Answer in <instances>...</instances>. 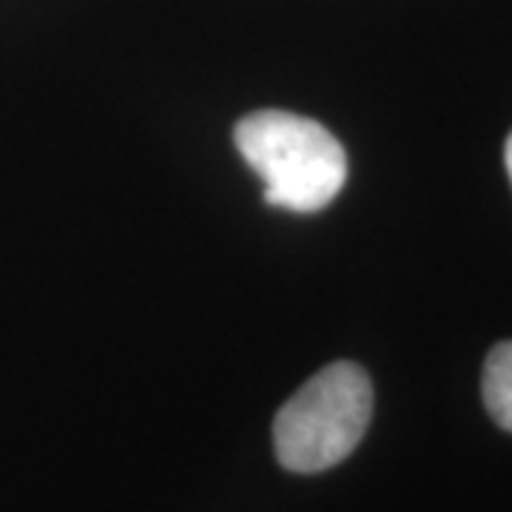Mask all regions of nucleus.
<instances>
[{"label":"nucleus","instance_id":"nucleus-1","mask_svg":"<svg viewBox=\"0 0 512 512\" xmlns=\"http://www.w3.org/2000/svg\"><path fill=\"white\" fill-rule=\"evenodd\" d=\"M239 154L265 183V202L313 214L348 180V154L322 123L291 111H254L234 128Z\"/></svg>","mask_w":512,"mask_h":512},{"label":"nucleus","instance_id":"nucleus-2","mask_svg":"<svg viewBox=\"0 0 512 512\" xmlns=\"http://www.w3.org/2000/svg\"><path fill=\"white\" fill-rule=\"evenodd\" d=\"M373 416V384L353 362H333L302 384L274 419V453L291 473H322L359 447Z\"/></svg>","mask_w":512,"mask_h":512},{"label":"nucleus","instance_id":"nucleus-3","mask_svg":"<svg viewBox=\"0 0 512 512\" xmlns=\"http://www.w3.org/2000/svg\"><path fill=\"white\" fill-rule=\"evenodd\" d=\"M481 396L495 424L512 433V342H498L490 350L481 376Z\"/></svg>","mask_w":512,"mask_h":512},{"label":"nucleus","instance_id":"nucleus-4","mask_svg":"<svg viewBox=\"0 0 512 512\" xmlns=\"http://www.w3.org/2000/svg\"><path fill=\"white\" fill-rule=\"evenodd\" d=\"M504 163H507V174L512 180V134L507 137V146H504Z\"/></svg>","mask_w":512,"mask_h":512}]
</instances>
